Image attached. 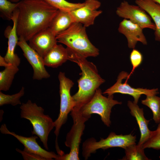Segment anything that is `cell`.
I'll return each instance as SVG.
<instances>
[{
	"label": "cell",
	"instance_id": "obj_1",
	"mask_svg": "<svg viewBox=\"0 0 160 160\" xmlns=\"http://www.w3.org/2000/svg\"><path fill=\"white\" fill-rule=\"evenodd\" d=\"M18 9L17 33L27 41L48 27L58 10L44 0H22Z\"/></svg>",
	"mask_w": 160,
	"mask_h": 160
},
{
	"label": "cell",
	"instance_id": "obj_2",
	"mask_svg": "<svg viewBox=\"0 0 160 160\" xmlns=\"http://www.w3.org/2000/svg\"><path fill=\"white\" fill-rule=\"evenodd\" d=\"M69 60L76 63L80 68L81 76L78 80L79 89L73 96L75 102L74 108L79 109L93 97L96 90L105 81L98 73L96 65L86 58L68 51Z\"/></svg>",
	"mask_w": 160,
	"mask_h": 160
},
{
	"label": "cell",
	"instance_id": "obj_3",
	"mask_svg": "<svg viewBox=\"0 0 160 160\" xmlns=\"http://www.w3.org/2000/svg\"><path fill=\"white\" fill-rule=\"evenodd\" d=\"M86 28L81 24L73 23L68 29L56 36L58 42L67 46L68 50L87 58L96 57L99 51L89 40Z\"/></svg>",
	"mask_w": 160,
	"mask_h": 160
},
{
	"label": "cell",
	"instance_id": "obj_4",
	"mask_svg": "<svg viewBox=\"0 0 160 160\" xmlns=\"http://www.w3.org/2000/svg\"><path fill=\"white\" fill-rule=\"evenodd\" d=\"M20 108L21 117L28 120L33 126L32 135L39 137L44 147L48 150V137L55 127L54 121L49 115L44 114L42 107L30 100L25 103H22Z\"/></svg>",
	"mask_w": 160,
	"mask_h": 160
},
{
	"label": "cell",
	"instance_id": "obj_5",
	"mask_svg": "<svg viewBox=\"0 0 160 160\" xmlns=\"http://www.w3.org/2000/svg\"><path fill=\"white\" fill-rule=\"evenodd\" d=\"M121 104V102L113 99V95H108L107 97L103 96L101 89L98 88L92 99L79 111L83 116L88 119L91 114H98L103 123L109 127L111 124L110 116L112 108L116 105Z\"/></svg>",
	"mask_w": 160,
	"mask_h": 160
},
{
	"label": "cell",
	"instance_id": "obj_6",
	"mask_svg": "<svg viewBox=\"0 0 160 160\" xmlns=\"http://www.w3.org/2000/svg\"><path fill=\"white\" fill-rule=\"evenodd\" d=\"M136 136L131 133L128 135H118L111 132L105 139L101 138L99 141L93 137L88 138L83 143L82 155L85 160L88 159L92 153H95L98 149H107L114 147L124 149L132 144H136Z\"/></svg>",
	"mask_w": 160,
	"mask_h": 160
},
{
	"label": "cell",
	"instance_id": "obj_7",
	"mask_svg": "<svg viewBox=\"0 0 160 160\" xmlns=\"http://www.w3.org/2000/svg\"><path fill=\"white\" fill-rule=\"evenodd\" d=\"M60 82L59 94L60 97V112L57 119L54 121L55 129L54 133L56 136L55 145L58 146L57 138L62 126L67 121L68 114L75 105V102L70 94L71 88L74 83L67 78L64 72H60L58 75Z\"/></svg>",
	"mask_w": 160,
	"mask_h": 160
},
{
	"label": "cell",
	"instance_id": "obj_8",
	"mask_svg": "<svg viewBox=\"0 0 160 160\" xmlns=\"http://www.w3.org/2000/svg\"><path fill=\"white\" fill-rule=\"evenodd\" d=\"M71 115L73 121V124L67 133L65 143L70 149L69 152L60 155L59 160H79V148L81 137L85 127V122L88 119L83 116L79 109L73 108Z\"/></svg>",
	"mask_w": 160,
	"mask_h": 160
},
{
	"label": "cell",
	"instance_id": "obj_9",
	"mask_svg": "<svg viewBox=\"0 0 160 160\" xmlns=\"http://www.w3.org/2000/svg\"><path fill=\"white\" fill-rule=\"evenodd\" d=\"M116 12L119 17L130 20L143 29L148 28L154 31L156 29L155 25L151 21L150 16L137 5H132L124 1L117 7Z\"/></svg>",
	"mask_w": 160,
	"mask_h": 160
},
{
	"label": "cell",
	"instance_id": "obj_10",
	"mask_svg": "<svg viewBox=\"0 0 160 160\" xmlns=\"http://www.w3.org/2000/svg\"><path fill=\"white\" fill-rule=\"evenodd\" d=\"M129 74L126 72H121L118 77L116 82L112 86L106 90L103 93V94L108 95H113L116 93L128 95L132 96L134 98L133 102L137 104L139 98L143 94L147 96L156 95L159 93L158 89H149L142 88H135L131 87L127 83V82L125 81L124 83H122V80L127 79Z\"/></svg>",
	"mask_w": 160,
	"mask_h": 160
},
{
	"label": "cell",
	"instance_id": "obj_11",
	"mask_svg": "<svg viewBox=\"0 0 160 160\" xmlns=\"http://www.w3.org/2000/svg\"><path fill=\"white\" fill-rule=\"evenodd\" d=\"M17 45L33 69V79L41 80L49 78L50 75L45 68L43 58L29 46L27 41L23 38L19 37Z\"/></svg>",
	"mask_w": 160,
	"mask_h": 160
},
{
	"label": "cell",
	"instance_id": "obj_12",
	"mask_svg": "<svg viewBox=\"0 0 160 160\" xmlns=\"http://www.w3.org/2000/svg\"><path fill=\"white\" fill-rule=\"evenodd\" d=\"M0 130L2 134L11 135L16 138L23 145V150L25 151L39 155L47 160H52L53 159L59 160L60 158V155H57L54 152L47 151L42 148L36 141V139L38 137L36 135L27 137L17 135L14 132L10 131L4 124L1 126Z\"/></svg>",
	"mask_w": 160,
	"mask_h": 160
},
{
	"label": "cell",
	"instance_id": "obj_13",
	"mask_svg": "<svg viewBox=\"0 0 160 160\" xmlns=\"http://www.w3.org/2000/svg\"><path fill=\"white\" fill-rule=\"evenodd\" d=\"M81 7L70 12L75 22L80 23L85 27L94 24L95 18L102 12L97 9L101 3L97 0H86Z\"/></svg>",
	"mask_w": 160,
	"mask_h": 160
},
{
	"label": "cell",
	"instance_id": "obj_14",
	"mask_svg": "<svg viewBox=\"0 0 160 160\" xmlns=\"http://www.w3.org/2000/svg\"><path fill=\"white\" fill-rule=\"evenodd\" d=\"M18 8L14 12L12 20L13 22L12 27L8 26L6 28L4 34L8 39V47L7 52L4 57L7 63L18 67L20 63V58L15 53L16 47L17 44L19 37L17 31V24L18 13Z\"/></svg>",
	"mask_w": 160,
	"mask_h": 160
},
{
	"label": "cell",
	"instance_id": "obj_15",
	"mask_svg": "<svg viewBox=\"0 0 160 160\" xmlns=\"http://www.w3.org/2000/svg\"><path fill=\"white\" fill-rule=\"evenodd\" d=\"M28 41L29 46L43 58L57 42L56 36L49 27L36 33Z\"/></svg>",
	"mask_w": 160,
	"mask_h": 160
},
{
	"label": "cell",
	"instance_id": "obj_16",
	"mask_svg": "<svg viewBox=\"0 0 160 160\" xmlns=\"http://www.w3.org/2000/svg\"><path fill=\"white\" fill-rule=\"evenodd\" d=\"M143 29L137 25L128 20L124 19L120 22L118 30L119 33L126 37L128 47L133 49L138 42L144 45L147 44Z\"/></svg>",
	"mask_w": 160,
	"mask_h": 160
},
{
	"label": "cell",
	"instance_id": "obj_17",
	"mask_svg": "<svg viewBox=\"0 0 160 160\" xmlns=\"http://www.w3.org/2000/svg\"><path fill=\"white\" fill-rule=\"evenodd\" d=\"M127 106L131 115L135 118L138 125L140 137L138 144L142 145L148 140L151 132V131L148 127L150 120L145 119L143 109L140 108L137 104L129 100L128 101Z\"/></svg>",
	"mask_w": 160,
	"mask_h": 160
},
{
	"label": "cell",
	"instance_id": "obj_18",
	"mask_svg": "<svg viewBox=\"0 0 160 160\" xmlns=\"http://www.w3.org/2000/svg\"><path fill=\"white\" fill-rule=\"evenodd\" d=\"M45 66L56 68L69 60L66 48L57 44L49 50L43 58Z\"/></svg>",
	"mask_w": 160,
	"mask_h": 160
},
{
	"label": "cell",
	"instance_id": "obj_19",
	"mask_svg": "<svg viewBox=\"0 0 160 160\" xmlns=\"http://www.w3.org/2000/svg\"><path fill=\"white\" fill-rule=\"evenodd\" d=\"M135 3L153 20L156 26L155 39L160 42V4L151 0H136Z\"/></svg>",
	"mask_w": 160,
	"mask_h": 160
},
{
	"label": "cell",
	"instance_id": "obj_20",
	"mask_svg": "<svg viewBox=\"0 0 160 160\" xmlns=\"http://www.w3.org/2000/svg\"><path fill=\"white\" fill-rule=\"evenodd\" d=\"M74 22L70 12L58 10L49 28L56 36L68 29Z\"/></svg>",
	"mask_w": 160,
	"mask_h": 160
},
{
	"label": "cell",
	"instance_id": "obj_21",
	"mask_svg": "<svg viewBox=\"0 0 160 160\" xmlns=\"http://www.w3.org/2000/svg\"><path fill=\"white\" fill-rule=\"evenodd\" d=\"M5 69L0 72V90H9L15 75L19 71L18 67L9 64Z\"/></svg>",
	"mask_w": 160,
	"mask_h": 160
},
{
	"label": "cell",
	"instance_id": "obj_22",
	"mask_svg": "<svg viewBox=\"0 0 160 160\" xmlns=\"http://www.w3.org/2000/svg\"><path fill=\"white\" fill-rule=\"evenodd\" d=\"M142 145L135 144L126 148L125 156L122 160H149L145 155L144 150Z\"/></svg>",
	"mask_w": 160,
	"mask_h": 160
},
{
	"label": "cell",
	"instance_id": "obj_23",
	"mask_svg": "<svg viewBox=\"0 0 160 160\" xmlns=\"http://www.w3.org/2000/svg\"><path fill=\"white\" fill-rule=\"evenodd\" d=\"M143 104L148 107L153 114V119L155 123H159L160 115V97L156 95H147L145 99L141 101Z\"/></svg>",
	"mask_w": 160,
	"mask_h": 160
},
{
	"label": "cell",
	"instance_id": "obj_24",
	"mask_svg": "<svg viewBox=\"0 0 160 160\" xmlns=\"http://www.w3.org/2000/svg\"><path fill=\"white\" fill-rule=\"evenodd\" d=\"M51 6L57 9L71 12L82 6V3H72L65 0H44Z\"/></svg>",
	"mask_w": 160,
	"mask_h": 160
},
{
	"label": "cell",
	"instance_id": "obj_25",
	"mask_svg": "<svg viewBox=\"0 0 160 160\" xmlns=\"http://www.w3.org/2000/svg\"><path fill=\"white\" fill-rule=\"evenodd\" d=\"M24 87H22L18 92L11 95L5 94L0 92V106L10 104L15 106L21 104L20 99L24 95Z\"/></svg>",
	"mask_w": 160,
	"mask_h": 160
},
{
	"label": "cell",
	"instance_id": "obj_26",
	"mask_svg": "<svg viewBox=\"0 0 160 160\" xmlns=\"http://www.w3.org/2000/svg\"><path fill=\"white\" fill-rule=\"evenodd\" d=\"M19 2H12L9 0H0V11L1 14L9 20H12L13 12L18 8Z\"/></svg>",
	"mask_w": 160,
	"mask_h": 160
},
{
	"label": "cell",
	"instance_id": "obj_27",
	"mask_svg": "<svg viewBox=\"0 0 160 160\" xmlns=\"http://www.w3.org/2000/svg\"><path fill=\"white\" fill-rule=\"evenodd\" d=\"M142 145L144 149L160 150V122L158 123L156 130L151 131L149 138Z\"/></svg>",
	"mask_w": 160,
	"mask_h": 160
},
{
	"label": "cell",
	"instance_id": "obj_28",
	"mask_svg": "<svg viewBox=\"0 0 160 160\" xmlns=\"http://www.w3.org/2000/svg\"><path fill=\"white\" fill-rule=\"evenodd\" d=\"M130 60L132 68L131 73L129 74L128 77L126 79L125 81L126 82H127L128 79L135 69L142 63L143 60V55L139 51L133 49L130 54Z\"/></svg>",
	"mask_w": 160,
	"mask_h": 160
},
{
	"label": "cell",
	"instance_id": "obj_29",
	"mask_svg": "<svg viewBox=\"0 0 160 160\" xmlns=\"http://www.w3.org/2000/svg\"><path fill=\"white\" fill-rule=\"evenodd\" d=\"M16 150L21 154L24 160H47L44 158L36 153L29 152L24 150L22 151L18 148H16Z\"/></svg>",
	"mask_w": 160,
	"mask_h": 160
},
{
	"label": "cell",
	"instance_id": "obj_30",
	"mask_svg": "<svg viewBox=\"0 0 160 160\" xmlns=\"http://www.w3.org/2000/svg\"><path fill=\"white\" fill-rule=\"evenodd\" d=\"M9 0L11 1L12 2L17 3V2H19L22 0Z\"/></svg>",
	"mask_w": 160,
	"mask_h": 160
},
{
	"label": "cell",
	"instance_id": "obj_31",
	"mask_svg": "<svg viewBox=\"0 0 160 160\" xmlns=\"http://www.w3.org/2000/svg\"><path fill=\"white\" fill-rule=\"evenodd\" d=\"M160 4V0H151Z\"/></svg>",
	"mask_w": 160,
	"mask_h": 160
},
{
	"label": "cell",
	"instance_id": "obj_32",
	"mask_svg": "<svg viewBox=\"0 0 160 160\" xmlns=\"http://www.w3.org/2000/svg\"><path fill=\"white\" fill-rule=\"evenodd\" d=\"M159 122H160V117H159Z\"/></svg>",
	"mask_w": 160,
	"mask_h": 160
},
{
	"label": "cell",
	"instance_id": "obj_33",
	"mask_svg": "<svg viewBox=\"0 0 160 160\" xmlns=\"http://www.w3.org/2000/svg\"><path fill=\"white\" fill-rule=\"evenodd\" d=\"M159 158L160 159V156H159Z\"/></svg>",
	"mask_w": 160,
	"mask_h": 160
}]
</instances>
